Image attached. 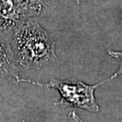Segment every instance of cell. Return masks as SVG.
<instances>
[{"label": "cell", "mask_w": 122, "mask_h": 122, "mask_svg": "<svg viewBox=\"0 0 122 122\" xmlns=\"http://www.w3.org/2000/svg\"><path fill=\"white\" fill-rule=\"evenodd\" d=\"M8 43L17 64L24 68L40 70L55 61L54 41L34 18L14 25Z\"/></svg>", "instance_id": "1"}, {"label": "cell", "mask_w": 122, "mask_h": 122, "mask_svg": "<svg viewBox=\"0 0 122 122\" xmlns=\"http://www.w3.org/2000/svg\"><path fill=\"white\" fill-rule=\"evenodd\" d=\"M30 82L45 88L57 90L61 96L60 101L56 104L58 106L62 107H76L92 113L98 111V106L94 97V91L102 82L97 85H87L78 80L51 79L48 83L43 84L21 78L19 82Z\"/></svg>", "instance_id": "2"}, {"label": "cell", "mask_w": 122, "mask_h": 122, "mask_svg": "<svg viewBox=\"0 0 122 122\" xmlns=\"http://www.w3.org/2000/svg\"><path fill=\"white\" fill-rule=\"evenodd\" d=\"M42 8L41 0H0V30L34 18Z\"/></svg>", "instance_id": "3"}, {"label": "cell", "mask_w": 122, "mask_h": 122, "mask_svg": "<svg viewBox=\"0 0 122 122\" xmlns=\"http://www.w3.org/2000/svg\"><path fill=\"white\" fill-rule=\"evenodd\" d=\"M13 76L19 82L21 78L17 71V63L8 41L0 38V78Z\"/></svg>", "instance_id": "4"}, {"label": "cell", "mask_w": 122, "mask_h": 122, "mask_svg": "<svg viewBox=\"0 0 122 122\" xmlns=\"http://www.w3.org/2000/svg\"><path fill=\"white\" fill-rule=\"evenodd\" d=\"M109 53L111 56L115 58L119 63V69L117 71L116 75H114V76L122 74V52H109Z\"/></svg>", "instance_id": "5"}]
</instances>
